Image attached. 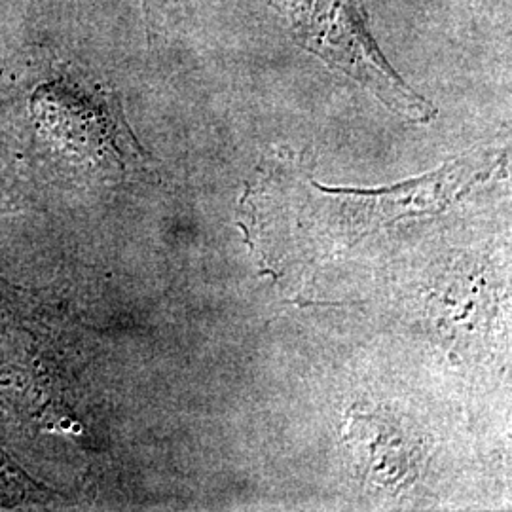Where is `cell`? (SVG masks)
<instances>
[{"label": "cell", "instance_id": "3", "mask_svg": "<svg viewBox=\"0 0 512 512\" xmlns=\"http://www.w3.org/2000/svg\"><path fill=\"white\" fill-rule=\"evenodd\" d=\"M363 425L368 429V465L366 471L378 484H397L416 469L412 446L404 440L403 433H397L385 420L365 418Z\"/></svg>", "mask_w": 512, "mask_h": 512}, {"label": "cell", "instance_id": "5", "mask_svg": "<svg viewBox=\"0 0 512 512\" xmlns=\"http://www.w3.org/2000/svg\"><path fill=\"white\" fill-rule=\"evenodd\" d=\"M48 492L33 478L25 476L0 450V507H18L21 503H44Z\"/></svg>", "mask_w": 512, "mask_h": 512}, {"label": "cell", "instance_id": "6", "mask_svg": "<svg viewBox=\"0 0 512 512\" xmlns=\"http://www.w3.org/2000/svg\"><path fill=\"white\" fill-rule=\"evenodd\" d=\"M21 194H19L18 177L16 169L0 148V215L18 211Z\"/></svg>", "mask_w": 512, "mask_h": 512}, {"label": "cell", "instance_id": "4", "mask_svg": "<svg viewBox=\"0 0 512 512\" xmlns=\"http://www.w3.org/2000/svg\"><path fill=\"white\" fill-rule=\"evenodd\" d=\"M150 42L181 37L192 21V0H141Z\"/></svg>", "mask_w": 512, "mask_h": 512}, {"label": "cell", "instance_id": "2", "mask_svg": "<svg viewBox=\"0 0 512 512\" xmlns=\"http://www.w3.org/2000/svg\"><path fill=\"white\" fill-rule=\"evenodd\" d=\"M291 37L336 73L357 82L408 122L437 116L431 101L412 90L380 50L359 0H268Z\"/></svg>", "mask_w": 512, "mask_h": 512}, {"label": "cell", "instance_id": "1", "mask_svg": "<svg viewBox=\"0 0 512 512\" xmlns=\"http://www.w3.org/2000/svg\"><path fill=\"white\" fill-rule=\"evenodd\" d=\"M10 76L25 143L42 169L88 183H120L145 171L148 154L120 95L88 67L40 48Z\"/></svg>", "mask_w": 512, "mask_h": 512}]
</instances>
